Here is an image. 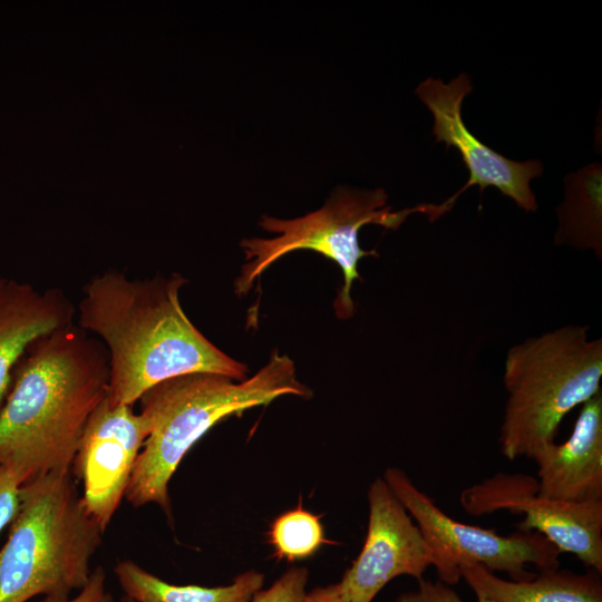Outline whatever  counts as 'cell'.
Masks as SVG:
<instances>
[{
  "instance_id": "obj_1",
  "label": "cell",
  "mask_w": 602,
  "mask_h": 602,
  "mask_svg": "<svg viewBox=\"0 0 602 602\" xmlns=\"http://www.w3.org/2000/svg\"><path fill=\"white\" fill-rule=\"evenodd\" d=\"M179 273L130 279L108 270L84 287L77 324L100 338L108 355L110 404L134 405L173 377L211 372L241 381L247 366L212 343L179 302Z\"/></svg>"
},
{
  "instance_id": "obj_2",
  "label": "cell",
  "mask_w": 602,
  "mask_h": 602,
  "mask_svg": "<svg viewBox=\"0 0 602 602\" xmlns=\"http://www.w3.org/2000/svg\"><path fill=\"white\" fill-rule=\"evenodd\" d=\"M108 380L104 344L78 324L35 341L18 363L0 410V468L20 485L71 468Z\"/></svg>"
},
{
  "instance_id": "obj_3",
  "label": "cell",
  "mask_w": 602,
  "mask_h": 602,
  "mask_svg": "<svg viewBox=\"0 0 602 602\" xmlns=\"http://www.w3.org/2000/svg\"><path fill=\"white\" fill-rule=\"evenodd\" d=\"M292 395L311 390L297 378L293 360L276 350L255 375L236 381L211 372L164 380L139 398L149 434L132 472L125 498L134 507L158 505L171 516L168 484L192 446L219 421Z\"/></svg>"
},
{
  "instance_id": "obj_4",
  "label": "cell",
  "mask_w": 602,
  "mask_h": 602,
  "mask_svg": "<svg viewBox=\"0 0 602 602\" xmlns=\"http://www.w3.org/2000/svg\"><path fill=\"white\" fill-rule=\"evenodd\" d=\"M9 526L0 548V602L69 598L88 582L104 531L87 512L71 468L22 484Z\"/></svg>"
},
{
  "instance_id": "obj_5",
  "label": "cell",
  "mask_w": 602,
  "mask_h": 602,
  "mask_svg": "<svg viewBox=\"0 0 602 602\" xmlns=\"http://www.w3.org/2000/svg\"><path fill=\"white\" fill-rule=\"evenodd\" d=\"M588 331V326L569 324L508 349L499 430L507 459L532 458L555 441L563 418L601 391L602 339H590Z\"/></svg>"
},
{
  "instance_id": "obj_6",
  "label": "cell",
  "mask_w": 602,
  "mask_h": 602,
  "mask_svg": "<svg viewBox=\"0 0 602 602\" xmlns=\"http://www.w3.org/2000/svg\"><path fill=\"white\" fill-rule=\"evenodd\" d=\"M387 193L377 188L358 191L339 187L324 205L304 216L281 220L264 215L263 230L279 234L272 239L251 237L241 241L245 263L234 282L237 295L246 294L260 275L280 258L297 250H311L337 263L343 274V284L333 302L336 317L347 320L355 314L350 291L361 280L358 262L365 256H378L376 250L365 251L359 244V230L367 224L398 229L412 213L428 214L429 204L391 211Z\"/></svg>"
},
{
  "instance_id": "obj_7",
  "label": "cell",
  "mask_w": 602,
  "mask_h": 602,
  "mask_svg": "<svg viewBox=\"0 0 602 602\" xmlns=\"http://www.w3.org/2000/svg\"><path fill=\"white\" fill-rule=\"evenodd\" d=\"M388 487L420 528L433 556L439 581L454 585L462 579L460 567L478 564L492 572L507 573L512 580H530L532 564L540 570L557 569L561 552L535 531L501 535L493 530L458 522L420 491L407 474L389 467L383 474Z\"/></svg>"
},
{
  "instance_id": "obj_8",
  "label": "cell",
  "mask_w": 602,
  "mask_h": 602,
  "mask_svg": "<svg viewBox=\"0 0 602 602\" xmlns=\"http://www.w3.org/2000/svg\"><path fill=\"white\" fill-rule=\"evenodd\" d=\"M463 509L474 516L497 511L521 514L520 531H535L557 550L574 554L602 572V501L566 502L538 494L536 477L497 473L460 493Z\"/></svg>"
},
{
  "instance_id": "obj_9",
  "label": "cell",
  "mask_w": 602,
  "mask_h": 602,
  "mask_svg": "<svg viewBox=\"0 0 602 602\" xmlns=\"http://www.w3.org/2000/svg\"><path fill=\"white\" fill-rule=\"evenodd\" d=\"M472 90L470 79L465 74L448 84L427 78L416 88L417 96L434 115L433 135L436 142H444L446 148L455 147L469 172L468 181L457 193L439 205L434 204L431 222L450 211L458 196L473 185H478L480 193L487 186H494L524 211L537 210L530 181L542 175V163L508 159L470 133L462 118V105Z\"/></svg>"
},
{
  "instance_id": "obj_10",
  "label": "cell",
  "mask_w": 602,
  "mask_h": 602,
  "mask_svg": "<svg viewBox=\"0 0 602 602\" xmlns=\"http://www.w3.org/2000/svg\"><path fill=\"white\" fill-rule=\"evenodd\" d=\"M147 418L133 405L105 397L90 415L74 457L82 503L105 532L125 497L136 459L149 434Z\"/></svg>"
},
{
  "instance_id": "obj_11",
  "label": "cell",
  "mask_w": 602,
  "mask_h": 602,
  "mask_svg": "<svg viewBox=\"0 0 602 602\" xmlns=\"http://www.w3.org/2000/svg\"><path fill=\"white\" fill-rule=\"evenodd\" d=\"M368 503L363 546L341 580L333 584L337 594L347 602H372L391 580L400 575L419 580L433 564L420 528L383 478L371 483Z\"/></svg>"
},
{
  "instance_id": "obj_12",
  "label": "cell",
  "mask_w": 602,
  "mask_h": 602,
  "mask_svg": "<svg viewBox=\"0 0 602 602\" xmlns=\"http://www.w3.org/2000/svg\"><path fill=\"white\" fill-rule=\"evenodd\" d=\"M541 496L566 502L602 501V392L581 406L570 437L532 457Z\"/></svg>"
},
{
  "instance_id": "obj_13",
  "label": "cell",
  "mask_w": 602,
  "mask_h": 602,
  "mask_svg": "<svg viewBox=\"0 0 602 602\" xmlns=\"http://www.w3.org/2000/svg\"><path fill=\"white\" fill-rule=\"evenodd\" d=\"M75 314L72 302L58 288L40 291L28 282L0 279V410L29 347L72 324Z\"/></svg>"
},
{
  "instance_id": "obj_14",
  "label": "cell",
  "mask_w": 602,
  "mask_h": 602,
  "mask_svg": "<svg viewBox=\"0 0 602 602\" xmlns=\"http://www.w3.org/2000/svg\"><path fill=\"white\" fill-rule=\"evenodd\" d=\"M460 576L476 593L495 602H602L601 573L583 574L545 569L530 580H504L478 564L460 567Z\"/></svg>"
},
{
  "instance_id": "obj_15",
  "label": "cell",
  "mask_w": 602,
  "mask_h": 602,
  "mask_svg": "<svg viewBox=\"0 0 602 602\" xmlns=\"http://www.w3.org/2000/svg\"><path fill=\"white\" fill-rule=\"evenodd\" d=\"M114 573L124 595L135 602H250L264 583L262 573L250 570L227 585H177L162 580L130 560L119 561Z\"/></svg>"
},
{
  "instance_id": "obj_16",
  "label": "cell",
  "mask_w": 602,
  "mask_h": 602,
  "mask_svg": "<svg viewBox=\"0 0 602 602\" xmlns=\"http://www.w3.org/2000/svg\"><path fill=\"white\" fill-rule=\"evenodd\" d=\"M269 540L275 556L289 562L313 555L327 542L320 517L301 507L278 516Z\"/></svg>"
},
{
  "instance_id": "obj_17",
  "label": "cell",
  "mask_w": 602,
  "mask_h": 602,
  "mask_svg": "<svg viewBox=\"0 0 602 602\" xmlns=\"http://www.w3.org/2000/svg\"><path fill=\"white\" fill-rule=\"evenodd\" d=\"M308 577L305 567H291L271 586L258 591L250 602H303Z\"/></svg>"
},
{
  "instance_id": "obj_18",
  "label": "cell",
  "mask_w": 602,
  "mask_h": 602,
  "mask_svg": "<svg viewBox=\"0 0 602 602\" xmlns=\"http://www.w3.org/2000/svg\"><path fill=\"white\" fill-rule=\"evenodd\" d=\"M106 572L101 566H96L85 586L69 598L45 596L36 602H114L113 595L107 590Z\"/></svg>"
},
{
  "instance_id": "obj_19",
  "label": "cell",
  "mask_w": 602,
  "mask_h": 602,
  "mask_svg": "<svg viewBox=\"0 0 602 602\" xmlns=\"http://www.w3.org/2000/svg\"><path fill=\"white\" fill-rule=\"evenodd\" d=\"M418 588L397 598V602H464L460 596L441 581L417 580Z\"/></svg>"
},
{
  "instance_id": "obj_20",
  "label": "cell",
  "mask_w": 602,
  "mask_h": 602,
  "mask_svg": "<svg viewBox=\"0 0 602 602\" xmlns=\"http://www.w3.org/2000/svg\"><path fill=\"white\" fill-rule=\"evenodd\" d=\"M20 486L10 473L0 468V533L17 512Z\"/></svg>"
},
{
  "instance_id": "obj_21",
  "label": "cell",
  "mask_w": 602,
  "mask_h": 602,
  "mask_svg": "<svg viewBox=\"0 0 602 602\" xmlns=\"http://www.w3.org/2000/svg\"><path fill=\"white\" fill-rule=\"evenodd\" d=\"M303 602H347L342 600L336 592L333 584L328 586H319L308 592Z\"/></svg>"
},
{
  "instance_id": "obj_22",
  "label": "cell",
  "mask_w": 602,
  "mask_h": 602,
  "mask_svg": "<svg viewBox=\"0 0 602 602\" xmlns=\"http://www.w3.org/2000/svg\"><path fill=\"white\" fill-rule=\"evenodd\" d=\"M476 596H477V602H495L494 600H492L491 598L484 594L476 593Z\"/></svg>"
},
{
  "instance_id": "obj_23",
  "label": "cell",
  "mask_w": 602,
  "mask_h": 602,
  "mask_svg": "<svg viewBox=\"0 0 602 602\" xmlns=\"http://www.w3.org/2000/svg\"><path fill=\"white\" fill-rule=\"evenodd\" d=\"M114 602H135V601L124 595L118 601H114Z\"/></svg>"
}]
</instances>
